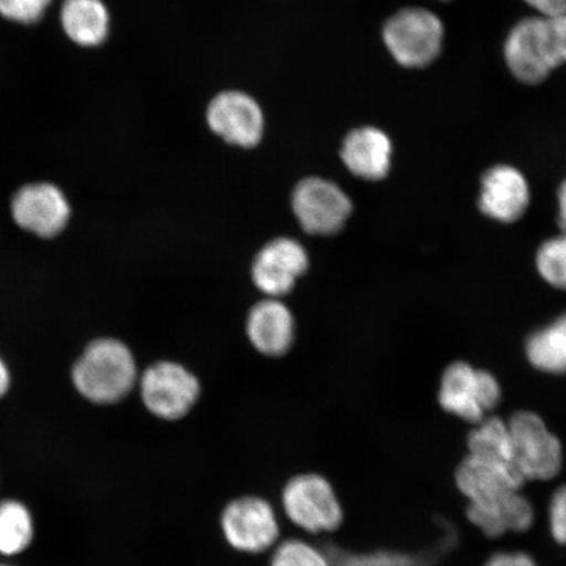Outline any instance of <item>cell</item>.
<instances>
[{"label":"cell","mask_w":566,"mask_h":566,"mask_svg":"<svg viewBox=\"0 0 566 566\" xmlns=\"http://www.w3.org/2000/svg\"><path fill=\"white\" fill-rule=\"evenodd\" d=\"M138 379L133 354L123 343L101 338L90 344L73 369V381L84 398L109 406L133 391Z\"/></svg>","instance_id":"obj_1"},{"label":"cell","mask_w":566,"mask_h":566,"mask_svg":"<svg viewBox=\"0 0 566 566\" xmlns=\"http://www.w3.org/2000/svg\"><path fill=\"white\" fill-rule=\"evenodd\" d=\"M444 25L440 17L423 7H406L392 13L381 28V41L398 65L419 70L441 55Z\"/></svg>","instance_id":"obj_2"},{"label":"cell","mask_w":566,"mask_h":566,"mask_svg":"<svg viewBox=\"0 0 566 566\" xmlns=\"http://www.w3.org/2000/svg\"><path fill=\"white\" fill-rule=\"evenodd\" d=\"M504 60L516 81L536 86L563 66L549 17L523 18L509 31Z\"/></svg>","instance_id":"obj_3"},{"label":"cell","mask_w":566,"mask_h":566,"mask_svg":"<svg viewBox=\"0 0 566 566\" xmlns=\"http://www.w3.org/2000/svg\"><path fill=\"white\" fill-rule=\"evenodd\" d=\"M281 504L293 525L311 535L334 533L344 522V509L335 488L317 472L290 478L282 488Z\"/></svg>","instance_id":"obj_4"},{"label":"cell","mask_w":566,"mask_h":566,"mask_svg":"<svg viewBox=\"0 0 566 566\" xmlns=\"http://www.w3.org/2000/svg\"><path fill=\"white\" fill-rule=\"evenodd\" d=\"M224 541L244 555H261L271 549L281 535L277 513L271 501L244 494L232 499L219 515Z\"/></svg>","instance_id":"obj_5"},{"label":"cell","mask_w":566,"mask_h":566,"mask_svg":"<svg viewBox=\"0 0 566 566\" xmlns=\"http://www.w3.org/2000/svg\"><path fill=\"white\" fill-rule=\"evenodd\" d=\"M507 423L513 438L514 464L523 480L556 478L563 469V446L542 417L521 410Z\"/></svg>","instance_id":"obj_6"},{"label":"cell","mask_w":566,"mask_h":566,"mask_svg":"<svg viewBox=\"0 0 566 566\" xmlns=\"http://www.w3.org/2000/svg\"><path fill=\"white\" fill-rule=\"evenodd\" d=\"M502 389L494 375L467 363L451 364L441 380V407L467 422L476 424L500 405Z\"/></svg>","instance_id":"obj_7"},{"label":"cell","mask_w":566,"mask_h":566,"mask_svg":"<svg viewBox=\"0 0 566 566\" xmlns=\"http://www.w3.org/2000/svg\"><path fill=\"white\" fill-rule=\"evenodd\" d=\"M209 129L226 144L253 148L264 138L266 119L258 98L243 90H223L211 98L205 111Z\"/></svg>","instance_id":"obj_8"},{"label":"cell","mask_w":566,"mask_h":566,"mask_svg":"<svg viewBox=\"0 0 566 566\" xmlns=\"http://www.w3.org/2000/svg\"><path fill=\"white\" fill-rule=\"evenodd\" d=\"M140 398L148 412L165 421L184 419L200 399L192 373L174 363L155 364L142 375Z\"/></svg>","instance_id":"obj_9"},{"label":"cell","mask_w":566,"mask_h":566,"mask_svg":"<svg viewBox=\"0 0 566 566\" xmlns=\"http://www.w3.org/2000/svg\"><path fill=\"white\" fill-rule=\"evenodd\" d=\"M293 210L304 231L325 237L343 230L353 205L334 181L307 177L294 189Z\"/></svg>","instance_id":"obj_10"},{"label":"cell","mask_w":566,"mask_h":566,"mask_svg":"<svg viewBox=\"0 0 566 566\" xmlns=\"http://www.w3.org/2000/svg\"><path fill=\"white\" fill-rule=\"evenodd\" d=\"M11 209L20 228L40 238L59 235L70 219L65 195L49 182H34L20 188L12 198Z\"/></svg>","instance_id":"obj_11"},{"label":"cell","mask_w":566,"mask_h":566,"mask_svg":"<svg viewBox=\"0 0 566 566\" xmlns=\"http://www.w3.org/2000/svg\"><path fill=\"white\" fill-rule=\"evenodd\" d=\"M531 200L526 176L507 165L491 167L481 179L479 208L488 218L513 223L525 214Z\"/></svg>","instance_id":"obj_12"},{"label":"cell","mask_w":566,"mask_h":566,"mask_svg":"<svg viewBox=\"0 0 566 566\" xmlns=\"http://www.w3.org/2000/svg\"><path fill=\"white\" fill-rule=\"evenodd\" d=\"M307 266V252L296 240L275 239L258 254L252 277L261 292L269 296H281L292 292Z\"/></svg>","instance_id":"obj_13"},{"label":"cell","mask_w":566,"mask_h":566,"mask_svg":"<svg viewBox=\"0 0 566 566\" xmlns=\"http://www.w3.org/2000/svg\"><path fill=\"white\" fill-rule=\"evenodd\" d=\"M394 145L377 126L364 125L346 134L339 157L348 171L367 181L384 180L392 165Z\"/></svg>","instance_id":"obj_14"},{"label":"cell","mask_w":566,"mask_h":566,"mask_svg":"<svg viewBox=\"0 0 566 566\" xmlns=\"http://www.w3.org/2000/svg\"><path fill=\"white\" fill-rule=\"evenodd\" d=\"M455 483L470 504H481L521 491L526 481L514 465L469 454L457 469Z\"/></svg>","instance_id":"obj_15"},{"label":"cell","mask_w":566,"mask_h":566,"mask_svg":"<svg viewBox=\"0 0 566 566\" xmlns=\"http://www.w3.org/2000/svg\"><path fill=\"white\" fill-rule=\"evenodd\" d=\"M467 516L488 537L523 533L533 526L535 511L531 502L515 491L493 501L470 504Z\"/></svg>","instance_id":"obj_16"},{"label":"cell","mask_w":566,"mask_h":566,"mask_svg":"<svg viewBox=\"0 0 566 566\" xmlns=\"http://www.w3.org/2000/svg\"><path fill=\"white\" fill-rule=\"evenodd\" d=\"M247 334L260 353L271 357L282 356L293 344V315L280 301L260 302L248 316Z\"/></svg>","instance_id":"obj_17"},{"label":"cell","mask_w":566,"mask_h":566,"mask_svg":"<svg viewBox=\"0 0 566 566\" xmlns=\"http://www.w3.org/2000/svg\"><path fill=\"white\" fill-rule=\"evenodd\" d=\"M63 32L75 45L86 49L102 46L111 33V13L103 0H63Z\"/></svg>","instance_id":"obj_18"},{"label":"cell","mask_w":566,"mask_h":566,"mask_svg":"<svg viewBox=\"0 0 566 566\" xmlns=\"http://www.w3.org/2000/svg\"><path fill=\"white\" fill-rule=\"evenodd\" d=\"M526 354L537 370L566 373V313L527 338Z\"/></svg>","instance_id":"obj_19"},{"label":"cell","mask_w":566,"mask_h":566,"mask_svg":"<svg viewBox=\"0 0 566 566\" xmlns=\"http://www.w3.org/2000/svg\"><path fill=\"white\" fill-rule=\"evenodd\" d=\"M470 455L514 465V448L509 423L500 417H485L467 438ZM516 469V467H515Z\"/></svg>","instance_id":"obj_20"},{"label":"cell","mask_w":566,"mask_h":566,"mask_svg":"<svg viewBox=\"0 0 566 566\" xmlns=\"http://www.w3.org/2000/svg\"><path fill=\"white\" fill-rule=\"evenodd\" d=\"M32 539L33 521L28 509L18 501L0 502V554L18 555Z\"/></svg>","instance_id":"obj_21"},{"label":"cell","mask_w":566,"mask_h":566,"mask_svg":"<svg viewBox=\"0 0 566 566\" xmlns=\"http://www.w3.org/2000/svg\"><path fill=\"white\" fill-rule=\"evenodd\" d=\"M536 268L551 286L566 290V233L541 245L536 253Z\"/></svg>","instance_id":"obj_22"},{"label":"cell","mask_w":566,"mask_h":566,"mask_svg":"<svg viewBox=\"0 0 566 566\" xmlns=\"http://www.w3.org/2000/svg\"><path fill=\"white\" fill-rule=\"evenodd\" d=\"M269 566H329V560L321 547L292 537L273 551Z\"/></svg>","instance_id":"obj_23"},{"label":"cell","mask_w":566,"mask_h":566,"mask_svg":"<svg viewBox=\"0 0 566 566\" xmlns=\"http://www.w3.org/2000/svg\"><path fill=\"white\" fill-rule=\"evenodd\" d=\"M52 0H0V17L21 25L38 24Z\"/></svg>","instance_id":"obj_24"},{"label":"cell","mask_w":566,"mask_h":566,"mask_svg":"<svg viewBox=\"0 0 566 566\" xmlns=\"http://www.w3.org/2000/svg\"><path fill=\"white\" fill-rule=\"evenodd\" d=\"M549 531L554 541L566 546V485L552 495L548 511Z\"/></svg>","instance_id":"obj_25"},{"label":"cell","mask_w":566,"mask_h":566,"mask_svg":"<svg viewBox=\"0 0 566 566\" xmlns=\"http://www.w3.org/2000/svg\"><path fill=\"white\" fill-rule=\"evenodd\" d=\"M485 566H537L525 552H500L493 555Z\"/></svg>","instance_id":"obj_26"},{"label":"cell","mask_w":566,"mask_h":566,"mask_svg":"<svg viewBox=\"0 0 566 566\" xmlns=\"http://www.w3.org/2000/svg\"><path fill=\"white\" fill-rule=\"evenodd\" d=\"M537 15H560L566 13V0H523Z\"/></svg>","instance_id":"obj_27"},{"label":"cell","mask_w":566,"mask_h":566,"mask_svg":"<svg viewBox=\"0 0 566 566\" xmlns=\"http://www.w3.org/2000/svg\"><path fill=\"white\" fill-rule=\"evenodd\" d=\"M557 202H558V216H557L558 228L562 229V233H566V180L562 184L560 188H558Z\"/></svg>","instance_id":"obj_28"},{"label":"cell","mask_w":566,"mask_h":566,"mask_svg":"<svg viewBox=\"0 0 566 566\" xmlns=\"http://www.w3.org/2000/svg\"><path fill=\"white\" fill-rule=\"evenodd\" d=\"M10 388V373L7 370V366L3 360L0 359V398H3Z\"/></svg>","instance_id":"obj_29"},{"label":"cell","mask_w":566,"mask_h":566,"mask_svg":"<svg viewBox=\"0 0 566 566\" xmlns=\"http://www.w3.org/2000/svg\"><path fill=\"white\" fill-rule=\"evenodd\" d=\"M442 2H449V0H442Z\"/></svg>","instance_id":"obj_30"},{"label":"cell","mask_w":566,"mask_h":566,"mask_svg":"<svg viewBox=\"0 0 566 566\" xmlns=\"http://www.w3.org/2000/svg\"><path fill=\"white\" fill-rule=\"evenodd\" d=\"M0 566H7V565H0Z\"/></svg>","instance_id":"obj_31"}]
</instances>
